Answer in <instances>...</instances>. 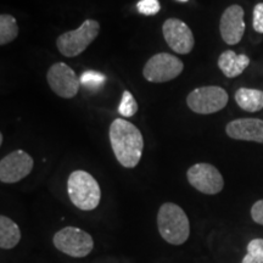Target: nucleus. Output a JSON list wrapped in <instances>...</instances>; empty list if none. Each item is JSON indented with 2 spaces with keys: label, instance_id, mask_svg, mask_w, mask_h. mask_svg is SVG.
I'll return each instance as SVG.
<instances>
[{
  "label": "nucleus",
  "instance_id": "f257e3e1",
  "mask_svg": "<svg viewBox=\"0 0 263 263\" xmlns=\"http://www.w3.org/2000/svg\"><path fill=\"white\" fill-rule=\"evenodd\" d=\"M108 137L120 164L126 168L137 167L144 150V138L139 128L122 118H116L110 124Z\"/></svg>",
  "mask_w": 263,
  "mask_h": 263
},
{
  "label": "nucleus",
  "instance_id": "f03ea898",
  "mask_svg": "<svg viewBox=\"0 0 263 263\" xmlns=\"http://www.w3.org/2000/svg\"><path fill=\"white\" fill-rule=\"evenodd\" d=\"M157 228L161 236L171 245H183L190 235V223L182 207L164 202L157 213Z\"/></svg>",
  "mask_w": 263,
  "mask_h": 263
},
{
  "label": "nucleus",
  "instance_id": "7ed1b4c3",
  "mask_svg": "<svg viewBox=\"0 0 263 263\" xmlns=\"http://www.w3.org/2000/svg\"><path fill=\"white\" fill-rule=\"evenodd\" d=\"M71 202L82 211H93L101 200V189L97 179L85 171H73L67 179Z\"/></svg>",
  "mask_w": 263,
  "mask_h": 263
},
{
  "label": "nucleus",
  "instance_id": "20e7f679",
  "mask_svg": "<svg viewBox=\"0 0 263 263\" xmlns=\"http://www.w3.org/2000/svg\"><path fill=\"white\" fill-rule=\"evenodd\" d=\"M100 32V24L95 20H85L77 29L62 33L57 39V47L61 55L76 58L97 39Z\"/></svg>",
  "mask_w": 263,
  "mask_h": 263
},
{
  "label": "nucleus",
  "instance_id": "39448f33",
  "mask_svg": "<svg viewBox=\"0 0 263 263\" xmlns=\"http://www.w3.org/2000/svg\"><path fill=\"white\" fill-rule=\"evenodd\" d=\"M228 93L217 85L195 88L186 97V105L193 112L211 115L223 110L228 104Z\"/></svg>",
  "mask_w": 263,
  "mask_h": 263
},
{
  "label": "nucleus",
  "instance_id": "423d86ee",
  "mask_svg": "<svg viewBox=\"0 0 263 263\" xmlns=\"http://www.w3.org/2000/svg\"><path fill=\"white\" fill-rule=\"evenodd\" d=\"M59 251L74 258H83L93 251L94 240L89 233L76 227H65L52 239Z\"/></svg>",
  "mask_w": 263,
  "mask_h": 263
},
{
  "label": "nucleus",
  "instance_id": "0eeeda50",
  "mask_svg": "<svg viewBox=\"0 0 263 263\" xmlns=\"http://www.w3.org/2000/svg\"><path fill=\"white\" fill-rule=\"evenodd\" d=\"M183 70L184 64L179 58L168 52H159L146 61L143 76L151 83H164L178 77Z\"/></svg>",
  "mask_w": 263,
  "mask_h": 263
},
{
  "label": "nucleus",
  "instance_id": "6e6552de",
  "mask_svg": "<svg viewBox=\"0 0 263 263\" xmlns=\"http://www.w3.org/2000/svg\"><path fill=\"white\" fill-rule=\"evenodd\" d=\"M186 178L193 188L206 195H216L224 188V179L221 172L210 163L193 164L186 172Z\"/></svg>",
  "mask_w": 263,
  "mask_h": 263
},
{
  "label": "nucleus",
  "instance_id": "1a4fd4ad",
  "mask_svg": "<svg viewBox=\"0 0 263 263\" xmlns=\"http://www.w3.org/2000/svg\"><path fill=\"white\" fill-rule=\"evenodd\" d=\"M47 81L50 89L64 99L74 98L81 88V78L64 62H57L49 67Z\"/></svg>",
  "mask_w": 263,
  "mask_h": 263
},
{
  "label": "nucleus",
  "instance_id": "9d476101",
  "mask_svg": "<svg viewBox=\"0 0 263 263\" xmlns=\"http://www.w3.org/2000/svg\"><path fill=\"white\" fill-rule=\"evenodd\" d=\"M34 161L24 150H15L0 161V182L14 184L22 180L32 172Z\"/></svg>",
  "mask_w": 263,
  "mask_h": 263
},
{
  "label": "nucleus",
  "instance_id": "9b49d317",
  "mask_svg": "<svg viewBox=\"0 0 263 263\" xmlns=\"http://www.w3.org/2000/svg\"><path fill=\"white\" fill-rule=\"evenodd\" d=\"M163 38L174 52L186 55L194 49L195 38L192 29L179 18H167L162 25Z\"/></svg>",
  "mask_w": 263,
  "mask_h": 263
},
{
  "label": "nucleus",
  "instance_id": "f8f14e48",
  "mask_svg": "<svg viewBox=\"0 0 263 263\" xmlns=\"http://www.w3.org/2000/svg\"><path fill=\"white\" fill-rule=\"evenodd\" d=\"M244 9L240 5H230L221 16L219 32L222 39L228 45H235L240 43L245 33Z\"/></svg>",
  "mask_w": 263,
  "mask_h": 263
},
{
  "label": "nucleus",
  "instance_id": "ddd939ff",
  "mask_svg": "<svg viewBox=\"0 0 263 263\" xmlns=\"http://www.w3.org/2000/svg\"><path fill=\"white\" fill-rule=\"evenodd\" d=\"M226 133L232 139L263 144V120L238 118L227 124Z\"/></svg>",
  "mask_w": 263,
  "mask_h": 263
},
{
  "label": "nucleus",
  "instance_id": "4468645a",
  "mask_svg": "<svg viewBox=\"0 0 263 263\" xmlns=\"http://www.w3.org/2000/svg\"><path fill=\"white\" fill-rule=\"evenodd\" d=\"M250 59L245 54H236L233 50L223 51L218 58V67L228 78H235L246 70Z\"/></svg>",
  "mask_w": 263,
  "mask_h": 263
},
{
  "label": "nucleus",
  "instance_id": "2eb2a0df",
  "mask_svg": "<svg viewBox=\"0 0 263 263\" xmlns=\"http://www.w3.org/2000/svg\"><path fill=\"white\" fill-rule=\"evenodd\" d=\"M235 101L244 111L257 112L263 108V91L251 88H239L235 93Z\"/></svg>",
  "mask_w": 263,
  "mask_h": 263
},
{
  "label": "nucleus",
  "instance_id": "dca6fc26",
  "mask_svg": "<svg viewBox=\"0 0 263 263\" xmlns=\"http://www.w3.org/2000/svg\"><path fill=\"white\" fill-rule=\"evenodd\" d=\"M21 240V230L18 226L4 215L0 216V248L11 250Z\"/></svg>",
  "mask_w": 263,
  "mask_h": 263
},
{
  "label": "nucleus",
  "instance_id": "f3484780",
  "mask_svg": "<svg viewBox=\"0 0 263 263\" xmlns=\"http://www.w3.org/2000/svg\"><path fill=\"white\" fill-rule=\"evenodd\" d=\"M18 35V26L14 16L0 15V45H6L15 41Z\"/></svg>",
  "mask_w": 263,
  "mask_h": 263
},
{
  "label": "nucleus",
  "instance_id": "a211bd4d",
  "mask_svg": "<svg viewBox=\"0 0 263 263\" xmlns=\"http://www.w3.org/2000/svg\"><path fill=\"white\" fill-rule=\"evenodd\" d=\"M241 263H263V239H254L248 244V254Z\"/></svg>",
  "mask_w": 263,
  "mask_h": 263
},
{
  "label": "nucleus",
  "instance_id": "6ab92c4d",
  "mask_svg": "<svg viewBox=\"0 0 263 263\" xmlns=\"http://www.w3.org/2000/svg\"><path fill=\"white\" fill-rule=\"evenodd\" d=\"M138 112V103L136 98L130 91L124 90L121 99L120 106H118V114L123 117H133Z\"/></svg>",
  "mask_w": 263,
  "mask_h": 263
},
{
  "label": "nucleus",
  "instance_id": "aec40b11",
  "mask_svg": "<svg viewBox=\"0 0 263 263\" xmlns=\"http://www.w3.org/2000/svg\"><path fill=\"white\" fill-rule=\"evenodd\" d=\"M81 85L88 88L89 90H97L103 87L105 83V76L97 71H85L81 76Z\"/></svg>",
  "mask_w": 263,
  "mask_h": 263
},
{
  "label": "nucleus",
  "instance_id": "412c9836",
  "mask_svg": "<svg viewBox=\"0 0 263 263\" xmlns=\"http://www.w3.org/2000/svg\"><path fill=\"white\" fill-rule=\"evenodd\" d=\"M137 8L141 15L154 16L160 11L161 5L159 0H139Z\"/></svg>",
  "mask_w": 263,
  "mask_h": 263
},
{
  "label": "nucleus",
  "instance_id": "4be33fe9",
  "mask_svg": "<svg viewBox=\"0 0 263 263\" xmlns=\"http://www.w3.org/2000/svg\"><path fill=\"white\" fill-rule=\"evenodd\" d=\"M252 26L257 33H263V3H258L254 8V18Z\"/></svg>",
  "mask_w": 263,
  "mask_h": 263
},
{
  "label": "nucleus",
  "instance_id": "5701e85b",
  "mask_svg": "<svg viewBox=\"0 0 263 263\" xmlns=\"http://www.w3.org/2000/svg\"><path fill=\"white\" fill-rule=\"evenodd\" d=\"M251 217L254 222L263 226V199L256 201L251 207Z\"/></svg>",
  "mask_w": 263,
  "mask_h": 263
},
{
  "label": "nucleus",
  "instance_id": "b1692460",
  "mask_svg": "<svg viewBox=\"0 0 263 263\" xmlns=\"http://www.w3.org/2000/svg\"><path fill=\"white\" fill-rule=\"evenodd\" d=\"M3 140H4V136H3V133H2V134H0V145L3 144Z\"/></svg>",
  "mask_w": 263,
  "mask_h": 263
},
{
  "label": "nucleus",
  "instance_id": "393cba45",
  "mask_svg": "<svg viewBox=\"0 0 263 263\" xmlns=\"http://www.w3.org/2000/svg\"><path fill=\"white\" fill-rule=\"evenodd\" d=\"M179 2H183V3H186V2H189V0H179Z\"/></svg>",
  "mask_w": 263,
  "mask_h": 263
}]
</instances>
